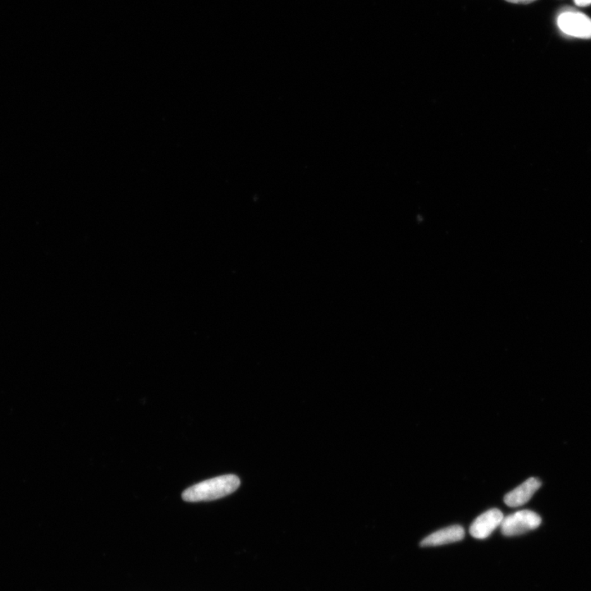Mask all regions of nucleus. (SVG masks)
Instances as JSON below:
<instances>
[{
  "mask_svg": "<svg viewBox=\"0 0 591 591\" xmlns=\"http://www.w3.org/2000/svg\"><path fill=\"white\" fill-rule=\"evenodd\" d=\"M241 482L237 475H222L193 485L185 490L182 497L184 501L192 503L219 499L236 492Z\"/></svg>",
  "mask_w": 591,
  "mask_h": 591,
  "instance_id": "nucleus-1",
  "label": "nucleus"
},
{
  "mask_svg": "<svg viewBox=\"0 0 591 591\" xmlns=\"http://www.w3.org/2000/svg\"><path fill=\"white\" fill-rule=\"evenodd\" d=\"M542 518L532 511L522 510L504 518L501 532L506 537H515L538 528Z\"/></svg>",
  "mask_w": 591,
  "mask_h": 591,
  "instance_id": "nucleus-2",
  "label": "nucleus"
},
{
  "mask_svg": "<svg viewBox=\"0 0 591 591\" xmlns=\"http://www.w3.org/2000/svg\"><path fill=\"white\" fill-rule=\"evenodd\" d=\"M558 26L567 36L580 39H591V18L587 15L573 11L559 14Z\"/></svg>",
  "mask_w": 591,
  "mask_h": 591,
  "instance_id": "nucleus-3",
  "label": "nucleus"
},
{
  "mask_svg": "<svg viewBox=\"0 0 591 591\" xmlns=\"http://www.w3.org/2000/svg\"><path fill=\"white\" fill-rule=\"evenodd\" d=\"M504 518V514L500 510L490 509L474 520L470 528V534L475 539H487L499 527Z\"/></svg>",
  "mask_w": 591,
  "mask_h": 591,
  "instance_id": "nucleus-4",
  "label": "nucleus"
},
{
  "mask_svg": "<svg viewBox=\"0 0 591 591\" xmlns=\"http://www.w3.org/2000/svg\"><path fill=\"white\" fill-rule=\"evenodd\" d=\"M542 487V482L537 478H529L518 487L506 494L504 503L511 508L520 507L532 498L535 492Z\"/></svg>",
  "mask_w": 591,
  "mask_h": 591,
  "instance_id": "nucleus-5",
  "label": "nucleus"
},
{
  "mask_svg": "<svg viewBox=\"0 0 591 591\" xmlns=\"http://www.w3.org/2000/svg\"><path fill=\"white\" fill-rule=\"evenodd\" d=\"M465 537V530L461 525H451L429 535L425 538L420 545L422 547H432L460 542Z\"/></svg>",
  "mask_w": 591,
  "mask_h": 591,
  "instance_id": "nucleus-6",
  "label": "nucleus"
},
{
  "mask_svg": "<svg viewBox=\"0 0 591 591\" xmlns=\"http://www.w3.org/2000/svg\"><path fill=\"white\" fill-rule=\"evenodd\" d=\"M573 1L578 7H587L591 5V0H573Z\"/></svg>",
  "mask_w": 591,
  "mask_h": 591,
  "instance_id": "nucleus-7",
  "label": "nucleus"
},
{
  "mask_svg": "<svg viewBox=\"0 0 591 591\" xmlns=\"http://www.w3.org/2000/svg\"><path fill=\"white\" fill-rule=\"evenodd\" d=\"M506 1L513 4H528L535 1V0H506Z\"/></svg>",
  "mask_w": 591,
  "mask_h": 591,
  "instance_id": "nucleus-8",
  "label": "nucleus"
}]
</instances>
